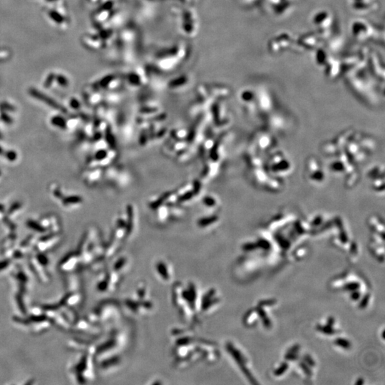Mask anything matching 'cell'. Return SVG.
I'll return each mask as SVG.
<instances>
[{"instance_id":"6da1fadb","label":"cell","mask_w":385,"mask_h":385,"mask_svg":"<svg viewBox=\"0 0 385 385\" xmlns=\"http://www.w3.org/2000/svg\"><path fill=\"white\" fill-rule=\"evenodd\" d=\"M201 294L198 285L193 281L178 282L173 285L172 301L182 319L191 328L201 323L200 314Z\"/></svg>"},{"instance_id":"7a4b0ae2","label":"cell","mask_w":385,"mask_h":385,"mask_svg":"<svg viewBox=\"0 0 385 385\" xmlns=\"http://www.w3.org/2000/svg\"><path fill=\"white\" fill-rule=\"evenodd\" d=\"M132 296L124 300V307L137 316H146L155 309V304L151 298L150 290L145 282H140L136 286Z\"/></svg>"},{"instance_id":"3957f363","label":"cell","mask_w":385,"mask_h":385,"mask_svg":"<svg viewBox=\"0 0 385 385\" xmlns=\"http://www.w3.org/2000/svg\"><path fill=\"white\" fill-rule=\"evenodd\" d=\"M221 302L220 294L216 288H210L200 297V314L201 317L208 316L216 311Z\"/></svg>"},{"instance_id":"277c9868","label":"cell","mask_w":385,"mask_h":385,"mask_svg":"<svg viewBox=\"0 0 385 385\" xmlns=\"http://www.w3.org/2000/svg\"><path fill=\"white\" fill-rule=\"evenodd\" d=\"M156 276L164 283H168L174 277V268L168 260L161 258L157 260L154 264Z\"/></svg>"},{"instance_id":"5b68a950","label":"cell","mask_w":385,"mask_h":385,"mask_svg":"<svg viewBox=\"0 0 385 385\" xmlns=\"http://www.w3.org/2000/svg\"><path fill=\"white\" fill-rule=\"evenodd\" d=\"M52 122H53V123L55 124L56 126H58L64 127L65 122H64V120L63 118H59V117H55V118H53Z\"/></svg>"},{"instance_id":"8992f818","label":"cell","mask_w":385,"mask_h":385,"mask_svg":"<svg viewBox=\"0 0 385 385\" xmlns=\"http://www.w3.org/2000/svg\"><path fill=\"white\" fill-rule=\"evenodd\" d=\"M0 151H1V150H0Z\"/></svg>"}]
</instances>
